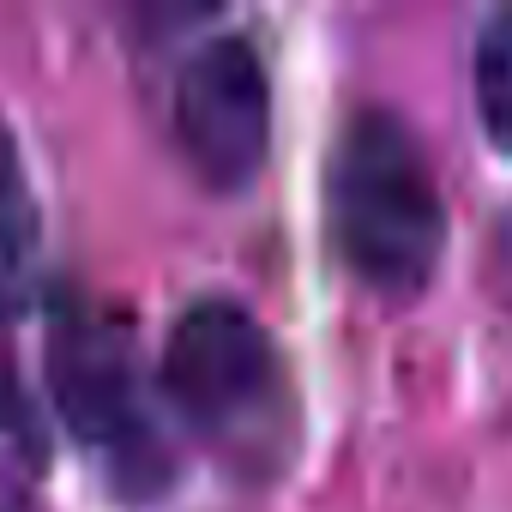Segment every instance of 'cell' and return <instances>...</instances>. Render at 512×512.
Returning <instances> with one entry per match:
<instances>
[{"mask_svg":"<svg viewBox=\"0 0 512 512\" xmlns=\"http://www.w3.org/2000/svg\"><path fill=\"white\" fill-rule=\"evenodd\" d=\"M43 380L55 422L109 476L115 494L157 500L175 482V434L163 386H151V368L115 308L61 296L49 314Z\"/></svg>","mask_w":512,"mask_h":512,"instance_id":"cell-3","label":"cell"},{"mask_svg":"<svg viewBox=\"0 0 512 512\" xmlns=\"http://www.w3.org/2000/svg\"><path fill=\"white\" fill-rule=\"evenodd\" d=\"M37 241H43L37 193H31L13 127L0 121V338L19 326V314L37 290Z\"/></svg>","mask_w":512,"mask_h":512,"instance_id":"cell-5","label":"cell"},{"mask_svg":"<svg viewBox=\"0 0 512 512\" xmlns=\"http://www.w3.org/2000/svg\"><path fill=\"white\" fill-rule=\"evenodd\" d=\"M163 404L193 440L247 482H272L296 458V392L278 338L235 296H193L157 356Z\"/></svg>","mask_w":512,"mask_h":512,"instance_id":"cell-1","label":"cell"},{"mask_svg":"<svg viewBox=\"0 0 512 512\" xmlns=\"http://www.w3.org/2000/svg\"><path fill=\"white\" fill-rule=\"evenodd\" d=\"M326 223L344 272L362 290L416 302L434 284L446 260V193L398 109L362 103L344 115L326 163Z\"/></svg>","mask_w":512,"mask_h":512,"instance_id":"cell-2","label":"cell"},{"mask_svg":"<svg viewBox=\"0 0 512 512\" xmlns=\"http://www.w3.org/2000/svg\"><path fill=\"white\" fill-rule=\"evenodd\" d=\"M0 512H31V488L7 458H0Z\"/></svg>","mask_w":512,"mask_h":512,"instance_id":"cell-7","label":"cell"},{"mask_svg":"<svg viewBox=\"0 0 512 512\" xmlns=\"http://www.w3.org/2000/svg\"><path fill=\"white\" fill-rule=\"evenodd\" d=\"M169 133L211 193H247L272 151V79L247 31L181 49L169 79Z\"/></svg>","mask_w":512,"mask_h":512,"instance_id":"cell-4","label":"cell"},{"mask_svg":"<svg viewBox=\"0 0 512 512\" xmlns=\"http://www.w3.org/2000/svg\"><path fill=\"white\" fill-rule=\"evenodd\" d=\"M470 97H476V121L488 145L512 157V7L482 19L470 43Z\"/></svg>","mask_w":512,"mask_h":512,"instance_id":"cell-6","label":"cell"},{"mask_svg":"<svg viewBox=\"0 0 512 512\" xmlns=\"http://www.w3.org/2000/svg\"><path fill=\"white\" fill-rule=\"evenodd\" d=\"M494 260H500V278H506V290H512V205H506V217H500V229H494Z\"/></svg>","mask_w":512,"mask_h":512,"instance_id":"cell-8","label":"cell"}]
</instances>
